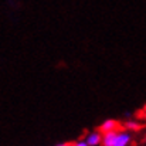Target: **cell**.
Listing matches in <instances>:
<instances>
[{
  "mask_svg": "<svg viewBox=\"0 0 146 146\" xmlns=\"http://www.w3.org/2000/svg\"><path fill=\"white\" fill-rule=\"evenodd\" d=\"M131 141H132V136L128 131H118L113 146H129Z\"/></svg>",
  "mask_w": 146,
  "mask_h": 146,
  "instance_id": "obj_1",
  "label": "cell"
},
{
  "mask_svg": "<svg viewBox=\"0 0 146 146\" xmlns=\"http://www.w3.org/2000/svg\"><path fill=\"white\" fill-rule=\"evenodd\" d=\"M102 132L101 131H94V132H90L87 136H85V142L90 146H98L102 143Z\"/></svg>",
  "mask_w": 146,
  "mask_h": 146,
  "instance_id": "obj_2",
  "label": "cell"
},
{
  "mask_svg": "<svg viewBox=\"0 0 146 146\" xmlns=\"http://www.w3.org/2000/svg\"><path fill=\"white\" fill-rule=\"evenodd\" d=\"M118 129V122L115 119H106L101 123L99 126V131L102 133H106V132H112V131H116Z\"/></svg>",
  "mask_w": 146,
  "mask_h": 146,
  "instance_id": "obj_3",
  "label": "cell"
},
{
  "mask_svg": "<svg viewBox=\"0 0 146 146\" xmlns=\"http://www.w3.org/2000/svg\"><path fill=\"white\" fill-rule=\"evenodd\" d=\"M116 133L118 131H112V132H106L102 135V146H113L115 139H116Z\"/></svg>",
  "mask_w": 146,
  "mask_h": 146,
  "instance_id": "obj_4",
  "label": "cell"
},
{
  "mask_svg": "<svg viewBox=\"0 0 146 146\" xmlns=\"http://www.w3.org/2000/svg\"><path fill=\"white\" fill-rule=\"evenodd\" d=\"M125 126H126L128 129H138V128H139V123L135 122V121H129V122L125 123Z\"/></svg>",
  "mask_w": 146,
  "mask_h": 146,
  "instance_id": "obj_5",
  "label": "cell"
},
{
  "mask_svg": "<svg viewBox=\"0 0 146 146\" xmlns=\"http://www.w3.org/2000/svg\"><path fill=\"white\" fill-rule=\"evenodd\" d=\"M72 146H90L85 141H78V142H75V143H72Z\"/></svg>",
  "mask_w": 146,
  "mask_h": 146,
  "instance_id": "obj_6",
  "label": "cell"
},
{
  "mask_svg": "<svg viewBox=\"0 0 146 146\" xmlns=\"http://www.w3.org/2000/svg\"><path fill=\"white\" fill-rule=\"evenodd\" d=\"M55 146H70V143H58V145Z\"/></svg>",
  "mask_w": 146,
  "mask_h": 146,
  "instance_id": "obj_7",
  "label": "cell"
},
{
  "mask_svg": "<svg viewBox=\"0 0 146 146\" xmlns=\"http://www.w3.org/2000/svg\"><path fill=\"white\" fill-rule=\"evenodd\" d=\"M70 146H72V145H70Z\"/></svg>",
  "mask_w": 146,
  "mask_h": 146,
  "instance_id": "obj_8",
  "label": "cell"
}]
</instances>
